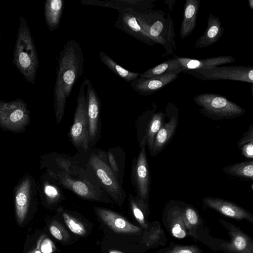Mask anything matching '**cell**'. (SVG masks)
Listing matches in <instances>:
<instances>
[{
  "label": "cell",
  "mask_w": 253,
  "mask_h": 253,
  "mask_svg": "<svg viewBox=\"0 0 253 253\" xmlns=\"http://www.w3.org/2000/svg\"><path fill=\"white\" fill-rule=\"evenodd\" d=\"M114 26L146 44L152 46L156 43L142 30L134 15L128 9L118 10Z\"/></svg>",
  "instance_id": "14"
},
{
  "label": "cell",
  "mask_w": 253,
  "mask_h": 253,
  "mask_svg": "<svg viewBox=\"0 0 253 253\" xmlns=\"http://www.w3.org/2000/svg\"><path fill=\"white\" fill-rule=\"evenodd\" d=\"M239 149L245 157L251 160L253 159V141L242 145Z\"/></svg>",
  "instance_id": "37"
},
{
  "label": "cell",
  "mask_w": 253,
  "mask_h": 253,
  "mask_svg": "<svg viewBox=\"0 0 253 253\" xmlns=\"http://www.w3.org/2000/svg\"><path fill=\"white\" fill-rule=\"evenodd\" d=\"M166 253H200V251L194 246H176Z\"/></svg>",
  "instance_id": "35"
},
{
  "label": "cell",
  "mask_w": 253,
  "mask_h": 253,
  "mask_svg": "<svg viewBox=\"0 0 253 253\" xmlns=\"http://www.w3.org/2000/svg\"><path fill=\"white\" fill-rule=\"evenodd\" d=\"M44 193L51 200H57L61 196V192L58 187L51 185H46L45 186Z\"/></svg>",
  "instance_id": "34"
},
{
  "label": "cell",
  "mask_w": 253,
  "mask_h": 253,
  "mask_svg": "<svg viewBox=\"0 0 253 253\" xmlns=\"http://www.w3.org/2000/svg\"><path fill=\"white\" fill-rule=\"evenodd\" d=\"M163 235V231L160 226L152 227L145 236L146 245L150 246L158 243L161 241Z\"/></svg>",
  "instance_id": "33"
},
{
  "label": "cell",
  "mask_w": 253,
  "mask_h": 253,
  "mask_svg": "<svg viewBox=\"0 0 253 253\" xmlns=\"http://www.w3.org/2000/svg\"><path fill=\"white\" fill-rule=\"evenodd\" d=\"M154 0H83L81 2L83 5H94L114 8L118 10L133 9L135 11L146 10L152 5Z\"/></svg>",
  "instance_id": "18"
},
{
  "label": "cell",
  "mask_w": 253,
  "mask_h": 253,
  "mask_svg": "<svg viewBox=\"0 0 253 253\" xmlns=\"http://www.w3.org/2000/svg\"><path fill=\"white\" fill-rule=\"evenodd\" d=\"M28 110L20 99L12 102L0 101V122L13 128L20 126L28 120Z\"/></svg>",
  "instance_id": "15"
},
{
  "label": "cell",
  "mask_w": 253,
  "mask_h": 253,
  "mask_svg": "<svg viewBox=\"0 0 253 253\" xmlns=\"http://www.w3.org/2000/svg\"><path fill=\"white\" fill-rule=\"evenodd\" d=\"M41 244L40 250L42 253H51L54 249L53 243L48 239L42 241Z\"/></svg>",
  "instance_id": "38"
},
{
  "label": "cell",
  "mask_w": 253,
  "mask_h": 253,
  "mask_svg": "<svg viewBox=\"0 0 253 253\" xmlns=\"http://www.w3.org/2000/svg\"><path fill=\"white\" fill-rule=\"evenodd\" d=\"M86 98L88 119L89 148L92 149L100 136V118L101 102L90 80L86 78Z\"/></svg>",
  "instance_id": "11"
},
{
  "label": "cell",
  "mask_w": 253,
  "mask_h": 253,
  "mask_svg": "<svg viewBox=\"0 0 253 253\" xmlns=\"http://www.w3.org/2000/svg\"><path fill=\"white\" fill-rule=\"evenodd\" d=\"M222 170L231 176L253 180V161H244L224 167Z\"/></svg>",
  "instance_id": "26"
},
{
  "label": "cell",
  "mask_w": 253,
  "mask_h": 253,
  "mask_svg": "<svg viewBox=\"0 0 253 253\" xmlns=\"http://www.w3.org/2000/svg\"><path fill=\"white\" fill-rule=\"evenodd\" d=\"M182 67L177 59V56L169 58L158 65L149 69L142 74H140V78H150L159 76L164 73L175 70Z\"/></svg>",
  "instance_id": "27"
},
{
  "label": "cell",
  "mask_w": 253,
  "mask_h": 253,
  "mask_svg": "<svg viewBox=\"0 0 253 253\" xmlns=\"http://www.w3.org/2000/svg\"></svg>",
  "instance_id": "44"
},
{
  "label": "cell",
  "mask_w": 253,
  "mask_h": 253,
  "mask_svg": "<svg viewBox=\"0 0 253 253\" xmlns=\"http://www.w3.org/2000/svg\"><path fill=\"white\" fill-rule=\"evenodd\" d=\"M249 5L251 9H253V0H248Z\"/></svg>",
  "instance_id": "42"
},
{
  "label": "cell",
  "mask_w": 253,
  "mask_h": 253,
  "mask_svg": "<svg viewBox=\"0 0 253 253\" xmlns=\"http://www.w3.org/2000/svg\"><path fill=\"white\" fill-rule=\"evenodd\" d=\"M253 141V124L252 123L248 130L244 133L242 136L237 142V146L239 148L242 145Z\"/></svg>",
  "instance_id": "36"
},
{
  "label": "cell",
  "mask_w": 253,
  "mask_h": 253,
  "mask_svg": "<svg viewBox=\"0 0 253 253\" xmlns=\"http://www.w3.org/2000/svg\"><path fill=\"white\" fill-rule=\"evenodd\" d=\"M140 148L138 156L133 159L132 162L131 181L137 196L147 201L150 189L151 176L146 146H143Z\"/></svg>",
  "instance_id": "10"
},
{
  "label": "cell",
  "mask_w": 253,
  "mask_h": 253,
  "mask_svg": "<svg viewBox=\"0 0 253 253\" xmlns=\"http://www.w3.org/2000/svg\"><path fill=\"white\" fill-rule=\"evenodd\" d=\"M155 103L152 107L144 111L137 119L135 126L139 147L147 146L150 151L155 137L164 124L165 114L163 111L156 112Z\"/></svg>",
  "instance_id": "9"
},
{
  "label": "cell",
  "mask_w": 253,
  "mask_h": 253,
  "mask_svg": "<svg viewBox=\"0 0 253 253\" xmlns=\"http://www.w3.org/2000/svg\"><path fill=\"white\" fill-rule=\"evenodd\" d=\"M200 7V0H187L184 6L180 36L183 39L189 36L195 29Z\"/></svg>",
  "instance_id": "22"
},
{
  "label": "cell",
  "mask_w": 253,
  "mask_h": 253,
  "mask_svg": "<svg viewBox=\"0 0 253 253\" xmlns=\"http://www.w3.org/2000/svg\"><path fill=\"white\" fill-rule=\"evenodd\" d=\"M165 2L168 4L169 6V11H171L173 10V5L175 2V0H165Z\"/></svg>",
  "instance_id": "41"
},
{
  "label": "cell",
  "mask_w": 253,
  "mask_h": 253,
  "mask_svg": "<svg viewBox=\"0 0 253 253\" xmlns=\"http://www.w3.org/2000/svg\"><path fill=\"white\" fill-rule=\"evenodd\" d=\"M169 228L171 234L176 238L182 239L187 235L188 231L181 209L174 208L171 211Z\"/></svg>",
  "instance_id": "29"
},
{
  "label": "cell",
  "mask_w": 253,
  "mask_h": 253,
  "mask_svg": "<svg viewBox=\"0 0 253 253\" xmlns=\"http://www.w3.org/2000/svg\"><path fill=\"white\" fill-rule=\"evenodd\" d=\"M84 60L82 48L76 40H71L64 44L58 59L54 89L57 124L62 119L67 99L70 96L74 84L83 75Z\"/></svg>",
  "instance_id": "1"
},
{
  "label": "cell",
  "mask_w": 253,
  "mask_h": 253,
  "mask_svg": "<svg viewBox=\"0 0 253 253\" xmlns=\"http://www.w3.org/2000/svg\"><path fill=\"white\" fill-rule=\"evenodd\" d=\"M86 78L80 87L77 98L74 121L68 137L72 144L80 153H85L89 149L88 142L89 124L85 88Z\"/></svg>",
  "instance_id": "7"
},
{
  "label": "cell",
  "mask_w": 253,
  "mask_h": 253,
  "mask_svg": "<svg viewBox=\"0 0 253 253\" xmlns=\"http://www.w3.org/2000/svg\"><path fill=\"white\" fill-rule=\"evenodd\" d=\"M49 231L51 235L56 239L62 240L63 236L59 228L55 224H51L49 227Z\"/></svg>",
  "instance_id": "39"
},
{
  "label": "cell",
  "mask_w": 253,
  "mask_h": 253,
  "mask_svg": "<svg viewBox=\"0 0 253 253\" xmlns=\"http://www.w3.org/2000/svg\"><path fill=\"white\" fill-rule=\"evenodd\" d=\"M62 216L67 226L73 233L79 236L86 234L85 229L81 222L66 212L62 213Z\"/></svg>",
  "instance_id": "32"
},
{
  "label": "cell",
  "mask_w": 253,
  "mask_h": 253,
  "mask_svg": "<svg viewBox=\"0 0 253 253\" xmlns=\"http://www.w3.org/2000/svg\"><path fill=\"white\" fill-rule=\"evenodd\" d=\"M98 56L102 62L109 70L127 83H130L139 77V73L131 72L126 69L103 51L99 52Z\"/></svg>",
  "instance_id": "25"
},
{
  "label": "cell",
  "mask_w": 253,
  "mask_h": 253,
  "mask_svg": "<svg viewBox=\"0 0 253 253\" xmlns=\"http://www.w3.org/2000/svg\"><path fill=\"white\" fill-rule=\"evenodd\" d=\"M202 81L228 80L253 83V67L230 66L190 70L183 72Z\"/></svg>",
  "instance_id": "8"
},
{
  "label": "cell",
  "mask_w": 253,
  "mask_h": 253,
  "mask_svg": "<svg viewBox=\"0 0 253 253\" xmlns=\"http://www.w3.org/2000/svg\"><path fill=\"white\" fill-rule=\"evenodd\" d=\"M224 28L219 18L210 14L207 27L204 33L197 40L194 45L196 48H203L214 44L222 37Z\"/></svg>",
  "instance_id": "20"
},
{
  "label": "cell",
  "mask_w": 253,
  "mask_h": 253,
  "mask_svg": "<svg viewBox=\"0 0 253 253\" xmlns=\"http://www.w3.org/2000/svg\"><path fill=\"white\" fill-rule=\"evenodd\" d=\"M86 153L85 166L94 174L108 196L121 206L125 200L126 192L109 165L106 152L90 149Z\"/></svg>",
  "instance_id": "4"
},
{
  "label": "cell",
  "mask_w": 253,
  "mask_h": 253,
  "mask_svg": "<svg viewBox=\"0 0 253 253\" xmlns=\"http://www.w3.org/2000/svg\"><path fill=\"white\" fill-rule=\"evenodd\" d=\"M229 232L231 241L222 243L223 249L233 253H253V243L248 236L232 225Z\"/></svg>",
  "instance_id": "21"
},
{
  "label": "cell",
  "mask_w": 253,
  "mask_h": 253,
  "mask_svg": "<svg viewBox=\"0 0 253 253\" xmlns=\"http://www.w3.org/2000/svg\"><path fill=\"white\" fill-rule=\"evenodd\" d=\"M193 100L200 107L199 111L203 116L214 121L235 119L246 113L239 105L218 94L202 93Z\"/></svg>",
  "instance_id": "6"
},
{
  "label": "cell",
  "mask_w": 253,
  "mask_h": 253,
  "mask_svg": "<svg viewBox=\"0 0 253 253\" xmlns=\"http://www.w3.org/2000/svg\"><path fill=\"white\" fill-rule=\"evenodd\" d=\"M109 165L119 182L122 185L125 169V153L119 147L109 148L106 152Z\"/></svg>",
  "instance_id": "23"
},
{
  "label": "cell",
  "mask_w": 253,
  "mask_h": 253,
  "mask_svg": "<svg viewBox=\"0 0 253 253\" xmlns=\"http://www.w3.org/2000/svg\"><path fill=\"white\" fill-rule=\"evenodd\" d=\"M13 62L26 81L34 84L39 58L30 30L22 16L20 18Z\"/></svg>",
  "instance_id": "3"
},
{
  "label": "cell",
  "mask_w": 253,
  "mask_h": 253,
  "mask_svg": "<svg viewBox=\"0 0 253 253\" xmlns=\"http://www.w3.org/2000/svg\"><path fill=\"white\" fill-rule=\"evenodd\" d=\"M183 71V69L181 68L150 78L138 77L129 84L140 95L149 96L176 80Z\"/></svg>",
  "instance_id": "13"
},
{
  "label": "cell",
  "mask_w": 253,
  "mask_h": 253,
  "mask_svg": "<svg viewBox=\"0 0 253 253\" xmlns=\"http://www.w3.org/2000/svg\"><path fill=\"white\" fill-rule=\"evenodd\" d=\"M64 0H46L44 3V16L46 24L50 31L56 30L59 25L62 17Z\"/></svg>",
  "instance_id": "24"
},
{
  "label": "cell",
  "mask_w": 253,
  "mask_h": 253,
  "mask_svg": "<svg viewBox=\"0 0 253 253\" xmlns=\"http://www.w3.org/2000/svg\"><path fill=\"white\" fill-rule=\"evenodd\" d=\"M177 59L182 68L183 72L200 69H208L219 65L232 63L235 61V58L231 55H221L204 59H192L177 56Z\"/></svg>",
  "instance_id": "19"
},
{
  "label": "cell",
  "mask_w": 253,
  "mask_h": 253,
  "mask_svg": "<svg viewBox=\"0 0 253 253\" xmlns=\"http://www.w3.org/2000/svg\"><path fill=\"white\" fill-rule=\"evenodd\" d=\"M135 16L142 29L156 43L162 45L166 49L163 56L175 55L176 50L174 24L170 12L165 18L162 11L147 10L135 11L128 9Z\"/></svg>",
  "instance_id": "2"
},
{
  "label": "cell",
  "mask_w": 253,
  "mask_h": 253,
  "mask_svg": "<svg viewBox=\"0 0 253 253\" xmlns=\"http://www.w3.org/2000/svg\"><path fill=\"white\" fill-rule=\"evenodd\" d=\"M87 169L85 172L80 174H72L57 170L52 172V174L63 187L83 199L111 203L110 198L94 174Z\"/></svg>",
  "instance_id": "5"
},
{
  "label": "cell",
  "mask_w": 253,
  "mask_h": 253,
  "mask_svg": "<svg viewBox=\"0 0 253 253\" xmlns=\"http://www.w3.org/2000/svg\"><path fill=\"white\" fill-rule=\"evenodd\" d=\"M203 201L205 205L225 216L236 219H246L249 222H253L252 215L250 212L229 201L210 197L204 198Z\"/></svg>",
  "instance_id": "17"
},
{
  "label": "cell",
  "mask_w": 253,
  "mask_h": 253,
  "mask_svg": "<svg viewBox=\"0 0 253 253\" xmlns=\"http://www.w3.org/2000/svg\"><path fill=\"white\" fill-rule=\"evenodd\" d=\"M43 236H41L38 241L36 247L32 251H29L27 253H42L40 250L41 244L42 241Z\"/></svg>",
  "instance_id": "40"
},
{
  "label": "cell",
  "mask_w": 253,
  "mask_h": 253,
  "mask_svg": "<svg viewBox=\"0 0 253 253\" xmlns=\"http://www.w3.org/2000/svg\"><path fill=\"white\" fill-rule=\"evenodd\" d=\"M110 253H122L118 252V251H112V252H110Z\"/></svg>",
  "instance_id": "43"
},
{
  "label": "cell",
  "mask_w": 253,
  "mask_h": 253,
  "mask_svg": "<svg viewBox=\"0 0 253 253\" xmlns=\"http://www.w3.org/2000/svg\"><path fill=\"white\" fill-rule=\"evenodd\" d=\"M183 220L188 232L192 236H194V230L199 222L197 212L191 207H187L182 211Z\"/></svg>",
  "instance_id": "31"
},
{
  "label": "cell",
  "mask_w": 253,
  "mask_h": 253,
  "mask_svg": "<svg viewBox=\"0 0 253 253\" xmlns=\"http://www.w3.org/2000/svg\"><path fill=\"white\" fill-rule=\"evenodd\" d=\"M168 121L164 123L157 133L151 150V156L155 157L160 153L170 142L175 133L178 124V108L169 102L166 107Z\"/></svg>",
  "instance_id": "12"
},
{
  "label": "cell",
  "mask_w": 253,
  "mask_h": 253,
  "mask_svg": "<svg viewBox=\"0 0 253 253\" xmlns=\"http://www.w3.org/2000/svg\"><path fill=\"white\" fill-rule=\"evenodd\" d=\"M28 183L25 182L17 193L15 198L16 213L18 222L21 224L26 217L29 206Z\"/></svg>",
  "instance_id": "28"
},
{
  "label": "cell",
  "mask_w": 253,
  "mask_h": 253,
  "mask_svg": "<svg viewBox=\"0 0 253 253\" xmlns=\"http://www.w3.org/2000/svg\"><path fill=\"white\" fill-rule=\"evenodd\" d=\"M94 211L101 220L110 229L117 233L136 234L141 228L135 226L118 213L103 208L95 207Z\"/></svg>",
  "instance_id": "16"
},
{
  "label": "cell",
  "mask_w": 253,
  "mask_h": 253,
  "mask_svg": "<svg viewBox=\"0 0 253 253\" xmlns=\"http://www.w3.org/2000/svg\"><path fill=\"white\" fill-rule=\"evenodd\" d=\"M129 202L131 211L139 223L144 228H147L148 226L145 220V212L147 209L146 201L139 196L134 197L129 194Z\"/></svg>",
  "instance_id": "30"
}]
</instances>
